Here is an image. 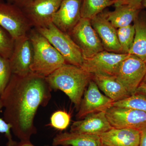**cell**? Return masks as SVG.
I'll return each instance as SVG.
<instances>
[{
	"instance_id": "cell-15",
	"label": "cell",
	"mask_w": 146,
	"mask_h": 146,
	"mask_svg": "<svg viewBox=\"0 0 146 146\" xmlns=\"http://www.w3.org/2000/svg\"><path fill=\"white\" fill-rule=\"evenodd\" d=\"M112 128L108 120L106 112L102 111L89 114L83 119L74 122L71 126L70 131L100 136Z\"/></svg>"
},
{
	"instance_id": "cell-30",
	"label": "cell",
	"mask_w": 146,
	"mask_h": 146,
	"mask_svg": "<svg viewBox=\"0 0 146 146\" xmlns=\"http://www.w3.org/2000/svg\"><path fill=\"white\" fill-rule=\"evenodd\" d=\"M136 93L141 94L146 97V84L142 82L136 90Z\"/></svg>"
},
{
	"instance_id": "cell-2",
	"label": "cell",
	"mask_w": 146,
	"mask_h": 146,
	"mask_svg": "<svg viewBox=\"0 0 146 146\" xmlns=\"http://www.w3.org/2000/svg\"><path fill=\"white\" fill-rule=\"evenodd\" d=\"M92 77L81 67L65 63L45 78L52 89L64 92L78 109Z\"/></svg>"
},
{
	"instance_id": "cell-24",
	"label": "cell",
	"mask_w": 146,
	"mask_h": 146,
	"mask_svg": "<svg viewBox=\"0 0 146 146\" xmlns=\"http://www.w3.org/2000/svg\"><path fill=\"white\" fill-rule=\"evenodd\" d=\"M15 39L5 29L0 26V56L9 59L12 54Z\"/></svg>"
},
{
	"instance_id": "cell-35",
	"label": "cell",
	"mask_w": 146,
	"mask_h": 146,
	"mask_svg": "<svg viewBox=\"0 0 146 146\" xmlns=\"http://www.w3.org/2000/svg\"><path fill=\"white\" fill-rule=\"evenodd\" d=\"M145 63H146V61H145ZM143 82H144V83L146 84V72L145 74V78H144L143 80Z\"/></svg>"
},
{
	"instance_id": "cell-16",
	"label": "cell",
	"mask_w": 146,
	"mask_h": 146,
	"mask_svg": "<svg viewBox=\"0 0 146 146\" xmlns=\"http://www.w3.org/2000/svg\"><path fill=\"white\" fill-rule=\"evenodd\" d=\"M105 146H139L141 131L129 128H115L100 135Z\"/></svg>"
},
{
	"instance_id": "cell-29",
	"label": "cell",
	"mask_w": 146,
	"mask_h": 146,
	"mask_svg": "<svg viewBox=\"0 0 146 146\" xmlns=\"http://www.w3.org/2000/svg\"><path fill=\"white\" fill-rule=\"evenodd\" d=\"M139 146H146V127L141 131Z\"/></svg>"
},
{
	"instance_id": "cell-20",
	"label": "cell",
	"mask_w": 146,
	"mask_h": 146,
	"mask_svg": "<svg viewBox=\"0 0 146 146\" xmlns=\"http://www.w3.org/2000/svg\"><path fill=\"white\" fill-rule=\"evenodd\" d=\"M135 30L133 45L128 54L146 61V13L141 10L133 21Z\"/></svg>"
},
{
	"instance_id": "cell-13",
	"label": "cell",
	"mask_w": 146,
	"mask_h": 146,
	"mask_svg": "<svg viewBox=\"0 0 146 146\" xmlns=\"http://www.w3.org/2000/svg\"><path fill=\"white\" fill-rule=\"evenodd\" d=\"M82 0H63L53 16L52 23L68 34L82 18Z\"/></svg>"
},
{
	"instance_id": "cell-10",
	"label": "cell",
	"mask_w": 146,
	"mask_h": 146,
	"mask_svg": "<svg viewBox=\"0 0 146 146\" xmlns=\"http://www.w3.org/2000/svg\"><path fill=\"white\" fill-rule=\"evenodd\" d=\"M128 55L104 50L93 57L84 59L81 68L91 74H100L115 76L120 64Z\"/></svg>"
},
{
	"instance_id": "cell-18",
	"label": "cell",
	"mask_w": 146,
	"mask_h": 146,
	"mask_svg": "<svg viewBox=\"0 0 146 146\" xmlns=\"http://www.w3.org/2000/svg\"><path fill=\"white\" fill-rule=\"evenodd\" d=\"M53 146H103L100 136L78 132L57 134L53 139Z\"/></svg>"
},
{
	"instance_id": "cell-33",
	"label": "cell",
	"mask_w": 146,
	"mask_h": 146,
	"mask_svg": "<svg viewBox=\"0 0 146 146\" xmlns=\"http://www.w3.org/2000/svg\"><path fill=\"white\" fill-rule=\"evenodd\" d=\"M142 6L143 7H145L146 8V0H143L142 3Z\"/></svg>"
},
{
	"instance_id": "cell-26",
	"label": "cell",
	"mask_w": 146,
	"mask_h": 146,
	"mask_svg": "<svg viewBox=\"0 0 146 146\" xmlns=\"http://www.w3.org/2000/svg\"><path fill=\"white\" fill-rule=\"evenodd\" d=\"M70 116L67 112L58 110L53 113L50 117V125L58 130L66 129L70 124Z\"/></svg>"
},
{
	"instance_id": "cell-28",
	"label": "cell",
	"mask_w": 146,
	"mask_h": 146,
	"mask_svg": "<svg viewBox=\"0 0 146 146\" xmlns=\"http://www.w3.org/2000/svg\"><path fill=\"white\" fill-rule=\"evenodd\" d=\"M143 1V0H118L114 5L127 4L137 8L142 9L143 8L142 5Z\"/></svg>"
},
{
	"instance_id": "cell-9",
	"label": "cell",
	"mask_w": 146,
	"mask_h": 146,
	"mask_svg": "<svg viewBox=\"0 0 146 146\" xmlns=\"http://www.w3.org/2000/svg\"><path fill=\"white\" fill-rule=\"evenodd\" d=\"M63 0H33L22 9L33 27H44L52 23Z\"/></svg>"
},
{
	"instance_id": "cell-17",
	"label": "cell",
	"mask_w": 146,
	"mask_h": 146,
	"mask_svg": "<svg viewBox=\"0 0 146 146\" xmlns=\"http://www.w3.org/2000/svg\"><path fill=\"white\" fill-rule=\"evenodd\" d=\"M92 80L106 96L113 102H117L130 96V94L115 76L94 74Z\"/></svg>"
},
{
	"instance_id": "cell-38",
	"label": "cell",
	"mask_w": 146,
	"mask_h": 146,
	"mask_svg": "<svg viewBox=\"0 0 146 146\" xmlns=\"http://www.w3.org/2000/svg\"><path fill=\"white\" fill-rule=\"evenodd\" d=\"M103 146H104V145H103Z\"/></svg>"
},
{
	"instance_id": "cell-5",
	"label": "cell",
	"mask_w": 146,
	"mask_h": 146,
	"mask_svg": "<svg viewBox=\"0 0 146 146\" xmlns=\"http://www.w3.org/2000/svg\"><path fill=\"white\" fill-rule=\"evenodd\" d=\"M68 34L81 50L84 59L90 58L104 50L90 19L82 18Z\"/></svg>"
},
{
	"instance_id": "cell-22",
	"label": "cell",
	"mask_w": 146,
	"mask_h": 146,
	"mask_svg": "<svg viewBox=\"0 0 146 146\" xmlns=\"http://www.w3.org/2000/svg\"><path fill=\"white\" fill-rule=\"evenodd\" d=\"M117 33L123 53L128 54L133 45L135 36L134 25L131 24L127 26L117 29Z\"/></svg>"
},
{
	"instance_id": "cell-14",
	"label": "cell",
	"mask_w": 146,
	"mask_h": 146,
	"mask_svg": "<svg viewBox=\"0 0 146 146\" xmlns=\"http://www.w3.org/2000/svg\"><path fill=\"white\" fill-rule=\"evenodd\" d=\"M91 23L100 37L105 50L123 54L118 40L117 29L107 20L105 9L91 19Z\"/></svg>"
},
{
	"instance_id": "cell-12",
	"label": "cell",
	"mask_w": 146,
	"mask_h": 146,
	"mask_svg": "<svg viewBox=\"0 0 146 146\" xmlns=\"http://www.w3.org/2000/svg\"><path fill=\"white\" fill-rule=\"evenodd\" d=\"M113 102V100L101 93L97 84L91 80L84 94L76 118L82 119L92 113L106 112L112 106Z\"/></svg>"
},
{
	"instance_id": "cell-25",
	"label": "cell",
	"mask_w": 146,
	"mask_h": 146,
	"mask_svg": "<svg viewBox=\"0 0 146 146\" xmlns=\"http://www.w3.org/2000/svg\"><path fill=\"white\" fill-rule=\"evenodd\" d=\"M12 75L9 59L0 56V97L5 90Z\"/></svg>"
},
{
	"instance_id": "cell-34",
	"label": "cell",
	"mask_w": 146,
	"mask_h": 146,
	"mask_svg": "<svg viewBox=\"0 0 146 146\" xmlns=\"http://www.w3.org/2000/svg\"><path fill=\"white\" fill-rule=\"evenodd\" d=\"M16 0H7V3H14L16 1Z\"/></svg>"
},
{
	"instance_id": "cell-11",
	"label": "cell",
	"mask_w": 146,
	"mask_h": 146,
	"mask_svg": "<svg viewBox=\"0 0 146 146\" xmlns=\"http://www.w3.org/2000/svg\"><path fill=\"white\" fill-rule=\"evenodd\" d=\"M33 50L28 35L15 39L13 52L9 59L13 74L26 76L31 72Z\"/></svg>"
},
{
	"instance_id": "cell-39",
	"label": "cell",
	"mask_w": 146,
	"mask_h": 146,
	"mask_svg": "<svg viewBox=\"0 0 146 146\" xmlns=\"http://www.w3.org/2000/svg\"></svg>"
},
{
	"instance_id": "cell-3",
	"label": "cell",
	"mask_w": 146,
	"mask_h": 146,
	"mask_svg": "<svg viewBox=\"0 0 146 146\" xmlns=\"http://www.w3.org/2000/svg\"><path fill=\"white\" fill-rule=\"evenodd\" d=\"M27 35L33 48L31 72L46 78L67 63L60 53L36 29L33 28Z\"/></svg>"
},
{
	"instance_id": "cell-32",
	"label": "cell",
	"mask_w": 146,
	"mask_h": 146,
	"mask_svg": "<svg viewBox=\"0 0 146 146\" xmlns=\"http://www.w3.org/2000/svg\"><path fill=\"white\" fill-rule=\"evenodd\" d=\"M33 0H16L14 4L22 8Z\"/></svg>"
},
{
	"instance_id": "cell-6",
	"label": "cell",
	"mask_w": 146,
	"mask_h": 146,
	"mask_svg": "<svg viewBox=\"0 0 146 146\" xmlns=\"http://www.w3.org/2000/svg\"><path fill=\"white\" fill-rule=\"evenodd\" d=\"M0 26L16 39L27 35L33 27L22 9L14 3H0Z\"/></svg>"
},
{
	"instance_id": "cell-19",
	"label": "cell",
	"mask_w": 146,
	"mask_h": 146,
	"mask_svg": "<svg viewBox=\"0 0 146 146\" xmlns=\"http://www.w3.org/2000/svg\"><path fill=\"white\" fill-rule=\"evenodd\" d=\"M113 11L105 9V13L107 20L117 29L131 25L138 16L140 9L127 4L114 5Z\"/></svg>"
},
{
	"instance_id": "cell-1",
	"label": "cell",
	"mask_w": 146,
	"mask_h": 146,
	"mask_svg": "<svg viewBox=\"0 0 146 146\" xmlns=\"http://www.w3.org/2000/svg\"><path fill=\"white\" fill-rule=\"evenodd\" d=\"M52 90L45 78L34 73L23 76L12 74L0 98L4 109V119L20 141L30 140L36 133L35 115L40 106L48 104Z\"/></svg>"
},
{
	"instance_id": "cell-36",
	"label": "cell",
	"mask_w": 146,
	"mask_h": 146,
	"mask_svg": "<svg viewBox=\"0 0 146 146\" xmlns=\"http://www.w3.org/2000/svg\"><path fill=\"white\" fill-rule=\"evenodd\" d=\"M4 2L3 0H0V3Z\"/></svg>"
},
{
	"instance_id": "cell-4",
	"label": "cell",
	"mask_w": 146,
	"mask_h": 146,
	"mask_svg": "<svg viewBox=\"0 0 146 146\" xmlns=\"http://www.w3.org/2000/svg\"><path fill=\"white\" fill-rule=\"evenodd\" d=\"M35 29L60 53L66 63L82 67L84 59L81 50L68 33L61 31L52 23Z\"/></svg>"
},
{
	"instance_id": "cell-21",
	"label": "cell",
	"mask_w": 146,
	"mask_h": 146,
	"mask_svg": "<svg viewBox=\"0 0 146 146\" xmlns=\"http://www.w3.org/2000/svg\"><path fill=\"white\" fill-rule=\"evenodd\" d=\"M115 3L111 0H82V18L91 20Z\"/></svg>"
},
{
	"instance_id": "cell-7",
	"label": "cell",
	"mask_w": 146,
	"mask_h": 146,
	"mask_svg": "<svg viewBox=\"0 0 146 146\" xmlns=\"http://www.w3.org/2000/svg\"><path fill=\"white\" fill-rule=\"evenodd\" d=\"M146 72V63L133 55L129 54L120 64L115 75L130 96L136 93Z\"/></svg>"
},
{
	"instance_id": "cell-31",
	"label": "cell",
	"mask_w": 146,
	"mask_h": 146,
	"mask_svg": "<svg viewBox=\"0 0 146 146\" xmlns=\"http://www.w3.org/2000/svg\"><path fill=\"white\" fill-rule=\"evenodd\" d=\"M13 146H35L32 143L30 140L20 141L19 142H16Z\"/></svg>"
},
{
	"instance_id": "cell-8",
	"label": "cell",
	"mask_w": 146,
	"mask_h": 146,
	"mask_svg": "<svg viewBox=\"0 0 146 146\" xmlns=\"http://www.w3.org/2000/svg\"><path fill=\"white\" fill-rule=\"evenodd\" d=\"M112 127L129 128L141 131L146 127V112L129 108L112 106L106 111Z\"/></svg>"
},
{
	"instance_id": "cell-27",
	"label": "cell",
	"mask_w": 146,
	"mask_h": 146,
	"mask_svg": "<svg viewBox=\"0 0 146 146\" xmlns=\"http://www.w3.org/2000/svg\"><path fill=\"white\" fill-rule=\"evenodd\" d=\"M3 108L1 100L0 98V111ZM11 127L9 124L0 118V133H4L6 137L7 138V146H13L16 143V141H13L11 134Z\"/></svg>"
},
{
	"instance_id": "cell-23",
	"label": "cell",
	"mask_w": 146,
	"mask_h": 146,
	"mask_svg": "<svg viewBox=\"0 0 146 146\" xmlns=\"http://www.w3.org/2000/svg\"><path fill=\"white\" fill-rule=\"evenodd\" d=\"M112 106L134 108L146 112V97L135 93L125 99L114 102Z\"/></svg>"
},
{
	"instance_id": "cell-37",
	"label": "cell",
	"mask_w": 146,
	"mask_h": 146,
	"mask_svg": "<svg viewBox=\"0 0 146 146\" xmlns=\"http://www.w3.org/2000/svg\"><path fill=\"white\" fill-rule=\"evenodd\" d=\"M111 1H116H116H118V0H111Z\"/></svg>"
}]
</instances>
